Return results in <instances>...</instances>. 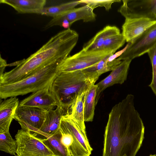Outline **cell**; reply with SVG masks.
Segmentation results:
<instances>
[{
    "label": "cell",
    "instance_id": "cell-1",
    "mask_svg": "<svg viewBox=\"0 0 156 156\" xmlns=\"http://www.w3.org/2000/svg\"><path fill=\"white\" fill-rule=\"evenodd\" d=\"M128 94L112 108L104 134L102 156H135L144 138V126Z\"/></svg>",
    "mask_w": 156,
    "mask_h": 156
},
{
    "label": "cell",
    "instance_id": "cell-2",
    "mask_svg": "<svg viewBox=\"0 0 156 156\" xmlns=\"http://www.w3.org/2000/svg\"><path fill=\"white\" fill-rule=\"evenodd\" d=\"M79 37L70 28L58 33L28 58L15 62L16 66L0 78V84L17 82L54 62L65 59L76 45Z\"/></svg>",
    "mask_w": 156,
    "mask_h": 156
},
{
    "label": "cell",
    "instance_id": "cell-3",
    "mask_svg": "<svg viewBox=\"0 0 156 156\" xmlns=\"http://www.w3.org/2000/svg\"><path fill=\"white\" fill-rule=\"evenodd\" d=\"M63 60L54 62L17 82L0 84V99L23 95L50 87L60 73L59 66Z\"/></svg>",
    "mask_w": 156,
    "mask_h": 156
},
{
    "label": "cell",
    "instance_id": "cell-4",
    "mask_svg": "<svg viewBox=\"0 0 156 156\" xmlns=\"http://www.w3.org/2000/svg\"><path fill=\"white\" fill-rule=\"evenodd\" d=\"M92 82L82 70L60 72L49 90L59 106L69 113L78 95Z\"/></svg>",
    "mask_w": 156,
    "mask_h": 156
},
{
    "label": "cell",
    "instance_id": "cell-5",
    "mask_svg": "<svg viewBox=\"0 0 156 156\" xmlns=\"http://www.w3.org/2000/svg\"><path fill=\"white\" fill-rule=\"evenodd\" d=\"M60 130L61 141L72 156H90L93 149L87 136L86 130L81 129L70 114L61 119Z\"/></svg>",
    "mask_w": 156,
    "mask_h": 156
},
{
    "label": "cell",
    "instance_id": "cell-6",
    "mask_svg": "<svg viewBox=\"0 0 156 156\" xmlns=\"http://www.w3.org/2000/svg\"><path fill=\"white\" fill-rule=\"evenodd\" d=\"M115 52L105 49L87 51L82 49L62 61L59 65V71L68 72L83 70L95 64L107 56L114 54Z\"/></svg>",
    "mask_w": 156,
    "mask_h": 156
},
{
    "label": "cell",
    "instance_id": "cell-7",
    "mask_svg": "<svg viewBox=\"0 0 156 156\" xmlns=\"http://www.w3.org/2000/svg\"><path fill=\"white\" fill-rule=\"evenodd\" d=\"M15 137L17 142L15 156H54L41 140L30 132L19 130Z\"/></svg>",
    "mask_w": 156,
    "mask_h": 156
},
{
    "label": "cell",
    "instance_id": "cell-8",
    "mask_svg": "<svg viewBox=\"0 0 156 156\" xmlns=\"http://www.w3.org/2000/svg\"><path fill=\"white\" fill-rule=\"evenodd\" d=\"M46 112L36 107L19 105L13 119L18 122L22 129L33 133L38 131L42 126Z\"/></svg>",
    "mask_w": 156,
    "mask_h": 156
},
{
    "label": "cell",
    "instance_id": "cell-9",
    "mask_svg": "<svg viewBox=\"0 0 156 156\" xmlns=\"http://www.w3.org/2000/svg\"><path fill=\"white\" fill-rule=\"evenodd\" d=\"M118 11L125 18L156 21V0H123Z\"/></svg>",
    "mask_w": 156,
    "mask_h": 156
},
{
    "label": "cell",
    "instance_id": "cell-10",
    "mask_svg": "<svg viewBox=\"0 0 156 156\" xmlns=\"http://www.w3.org/2000/svg\"><path fill=\"white\" fill-rule=\"evenodd\" d=\"M96 15L94 10L86 5L77 8H75L61 15L53 18L45 26L47 29L55 26H59L66 29L70 28L75 22L82 20L83 22L95 21Z\"/></svg>",
    "mask_w": 156,
    "mask_h": 156
},
{
    "label": "cell",
    "instance_id": "cell-11",
    "mask_svg": "<svg viewBox=\"0 0 156 156\" xmlns=\"http://www.w3.org/2000/svg\"><path fill=\"white\" fill-rule=\"evenodd\" d=\"M156 45V23L130 44L118 58L121 61L133 59L147 53Z\"/></svg>",
    "mask_w": 156,
    "mask_h": 156
},
{
    "label": "cell",
    "instance_id": "cell-12",
    "mask_svg": "<svg viewBox=\"0 0 156 156\" xmlns=\"http://www.w3.org/2000/svg\"><path fill=\"white\" fill-rule=\"evenodd\" d=\"M67 114H69V112L59 106L47 111L42 126L38 131L32 134L40 140L47 139L59 130L62 117Z\"/></svg>",
    "mask_w": 156,
    "mask_h": 156
},
{
    "label": "cell",
    "instance_id": "cell-13",
    "mask_svg": "<svg viewBox=\"0 0 156 156\" xmlns=\"http://www.w3.org/2000/svg\"><path fill=\"white\" fill-rule=\"evenodd\" d=\"M132 60L130 59H127L122 61L112 71L108 76L97 84L96 106L101 94L106 88L115 84H122L126 80L129 66Z\"/></svg>",
    "mask_w": 156,
    "mask_h": 156
},
{
    "label": "cell",
    "instance_id": "cell-14",
    "mask_svg": "<svg viewBox=\"0 0 156 156\" xmlns=\"http://www.w3.org/2000/svg\"><path fill=\"white\" fill-rule=\"evenodd\" d=\"M49 87L33 93L21 101L19 105L36 107L46 111L54 109L58 106H60L49 90Z\"/></svg>",
    "mask_w": 156,
    "mask_h": 156
},
{
    "label": "cell",
    "instance_id": "cell-15",
    "mask_svg": "<svg viewBox=\"0 0 156 156\" xmlns=\"http://www.w3.org/2000/svg\"><path fill=\"white\" fill-rule=\"evenodd\" d=\"M156 23V21L147 18H126L122 33L126 41L131 43Z\"/></svg>",
    "mask_w": 156,
    "mask_h": 156
},
{
    "label": "cell",
    "instance_id": "cell-16",
    "mask_svg": "<svg viewBox=\"0 0 156 156\" xmlns=\"http://www.w3.org/2000/svg\"><path fill=\"white\" fill-rule=\"evenodd\" d=\"M122 53L121 51L118 54L108 55L95 64L82 71L92 82L95 83L101 75L113 70L122 62V61L117 57Z\"/></svg>",
    "mask_w": 156,
    "mask_h": 156
},
{
    "label": "cell",
    "instance_id": "cell-17",
    "mask_svg": "<svg viewBox=\"0 0 156 156\" xmlns=\"http://www.w3.org/2000/svg\"><path fill=\"white\" fill-rule=\"evenodd\" d=\"M19 99L12 97L1 101L0 105V133L9 131L16 111L19 105Z\"/></svg>",
    "mask_w": 156,
    "mask_h": 156
},
{
    "label": "cell",
    "instance_id": "cell-18",
    "mask_svg": "<svg viewBox=\"0 0 156 156\" xmlns=\"http://www.w3.org/2000/svg\"><path fill=\"white\" fill-rule=\"evenodd\" d=\"M45 0H0V3L8 5L20 13H37L42 9Z\"/></svg>",
    "mask_w": 156,
    "mask_h": 156
},
{
    "label": "cell",
    "instance_id": "cell-19",
    "mask_svg": "<svg viewBox=\"0 0 156 156\" xmlns=\"http://www.w3.org/2000/svg\"><path fill=\"white\" fill-rule=\"evenodd\" d=\"M120 33V30L117 27L107 26L85 43L83 46V49L87 51L101 49L104 42L107 38Z\"/></svg>",
    "mask_w": 156,
    "mask_h": 156
},
{
    "label": "cell",
    "instance_id": "cell-20",
    "mask_svg": "<svg viewBox=\"0 0 156 156\" xmlns=\"http://www.w3.org/2000/svg\"><path fill=\"white\" fill-rule=\"evenodd\" d=\"M95 82H92L87 89L84 102V120L85 122L93 121L94 119L95 105L97 84Z\"/></svg>",
    "mask_w": 156,
    "mask_h": 156
},
{
    "label": "cell",
    "instance_id": "cell-21",
    "mask_svg": "<svg viewBox=\"0 0 156 156\" xmlns=\"http://www.w3.org/2000/svg\"><path fill=\"white\" fill-rule=\"evenodd\" d=\"M60 130L47 139L41 140L53 153L54 156H72L67 148L61 141Z\"/></svg>",
    "mask_w": 156,
    "mask_h": 156
},
{
    "label": "cell",
    "instance_id": "cell-22",
    "mask_svg": "<svg viewBox=\"0 0 156 156\" xmlns=\"http://www.w3.org/2000/svg\"><path fill=\"white\" fill-rule=\"evenodd\" d=\"M87 89L78 95L71 106L70 113L73 120L81 129L84 130H86L84 120V102Z\"/></svg>",
    "mask_w": 156,
    "mask_h": 156
},
{
    "label": "cell",
    "instance_id": "cell-23",
    "mask_svg": "<svg viewBox=\"0 0 156 156\" xmlns=\"http://www.w3.org/2000/svg\"><path fill=\"white\" fill-rule=\"evenodd\" d=\"M82 3L80 1H71L60 5L44 7L36 14L49 16L53 18L61 15L75 8L78 5Z\"/></svg>",
    "mask_w": 156,
    "mask_h": 156
},
{
    "label": "cell",
    "instance_id": "cell-24",
    "mask_svg": "<svg viewBox=\"0 0 156 156\" xmlns=\"http://www.w3.org/2000/svg\"><path fill=\"white\" fill-rule=\"evenodd\" d=\"M16 141L12 138L9 131L0 133L1 151L16 156Z\"/></svg>",
    "mask_w": 156,
    "mask_h": 156
},
{
    "label": "cell",
    "instance_id": "cell-25",
    "mask_svg": "<svg viewBox=\"0 0 156 156\" xmlns=\"http://www.w3.org/2000/svg\"><path fill=\"white\" fill-rule=\"evenodd\" d=\"M126 39L122 33L111 36L107 38L104 42L101 49L116 51L125 43Z\"/></svg>",
    "mask_w": 156,
    "mask_h": 156
},
{
    "label": "cell",
    "instance_id": "cell-26",
    "mask_svg": "<svg viewBox=\"0 0 156 156\" xmlns=\"http://www.w3.org/2000/svg\"><path fill=\"white\" fill-rule=\"evenodd\" d=\"M82 3L88 5L93 10L98 7H104L106 11L111 9L112 5L115 2H119L120 0H81Z\"/></svg>",
    "mask_w": 156,
    "mask_h": 156
},
{
    "label": "cell",
    "instance_id": "cell-27",
    "mask_svg": "<svg viewBox=\"0 0 156 156\" xmlns=\"http://www.w3.org/2000/svg\"><path fill=\"white\" fill-rule=\"evenodd\" d=\"M152 69V78L149 87L156 96V45L147 53Z\"/></svg>",
    "mask_w": 156,
    "mask_h": 156
},
{
    "label": "cell",
    "instance_id": "cell-28",
    "mask_svg": "<svg viewBox=\"0 0 156 156\" xmlns=\"http://www.w3.org/2000/svg\"><path fill=\"white\" fill-rule=\"evenodd\" d=\"M8 66L6 61L2 58L0 56V78L3 75L4 71L6 66Z\"/></svg>",
    "mask_w": 156,
    "mask_h": 156
},
{
    "label": "cell",
    "instance_id": "cell-29",
    "mask_svg": "<svg viewBox=\"0 0 156 156\" xmlns=\"http://www.w3.org/2000/svg\"><path fill=\"white\" fill-rule=\"evenodd\" d=\"M149 156H156V154H154V155L151 154Z\"/></svg>",
    "mask_w": 156,
    "mask_h": 156
},
{
    "label": "cell",
    "instance_id": "cell-30",
    "mask_svg": "<svg viewBox=\"0 0 156 156\" xmlns=\"http://www.w3.org/2000/svg\"><path fill=\"white\" fill-rule=\"evenodd\" d=\"M123 156H127L126 155V154H125L124 155H123Z\"/></svg>",
    "mask_w": 156,
    "mask_h": 156
}]
</instances>
